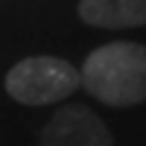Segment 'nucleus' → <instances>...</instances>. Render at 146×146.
Instances as JSON below:
<instances>
[{
  "label": "nucleus",
  "instance_id": "f257e3e1",
  "mask_svg": "<svg viewBox=\"0 0 146 146\" xmlns=\"http://www.w3.org/2000/svg\"><path fill=\"white\" fill-rule=\"evenodd\" d=\"M80 85L100 102L129 107L146 100V46L112 42L95 49L83 63Z\"/></svg>",
  "mask_w": 146,
  "mask_h": 146
},
{
  "label": "nucleus",
  "instance_id": "f03ea898",
  "mask_svg": "<svg viewBox=\"0 0 146 146\" xmlns=\"http://www.w3.org/2000/svg\"><path fill=\"white\" fill-rule=\"evenodd\" d=\"M80 88L78 68L58 56H29L17 61L5 76V90L22 105H51Z\"/></svg>",
  "mask_w": 146,
  "mask_h": 146
},
{
  "label": "nucleus",
  "instance_id": "7ed1b4c3",
  "mask_svg": "<svg viewBox=\"0 0 146 146\" xmlns=\"http://www.w3.org/2000/svg\"><path fill=\"white\" fill-rule=\"evenodd\" d=\"M39 146H115L107 124L85 105H66L39 134Z\"/></svg>",
  "mask_w": 146,
  "mask_h": 146
},
{
  "label": "nucleus",
  "instance_id": "20e7f679",
  "mask_svg": "<svg viewBox=\"0 0 146 146\" xmlns=\"http://www.w3.org/2000/svg\"><path fill=\"white\" fill-rule=\"evenodd\" d=\"M78 15L83 22L105 29L146 25V0H80Z\"/></svg>",
  "mask_w": 146,
  "mask_h": 146
}]
</instances>
